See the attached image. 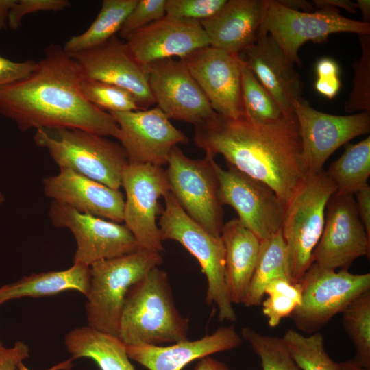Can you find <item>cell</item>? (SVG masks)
<instances>
[{"label": "cell", "mask_w": 370, "mask_h": 370, "mask_svg": "<svg viewBox=\"0 0 370 370\" xmlns=\"http://www.w3.org/2000/svg\"><path fill=\"white\" fill-rule=\"evenodd\" d=\"M227 0H166V15L202 21L215 14Z\"/></svg>", "instance_id": "obj_37"}, {"label": "cell", "mask_w": 370, "mask_h": 370, "mask_svg": "<svg viewBox=\"0 0 370 370\" xmlns=\"http://www.w3.org/2000/svg\"><path fill=\"white\" fill-rule=\"evenodd\" d=\"M5 200L4 195L0 192V204H2Z\"/></svg>", "instance_id": "obj_52"}, {"label": "cell", "mask_w": 370, "mask_h": 370, "mask_svg": "<svg viewBox=\"0 0 370 370\" xmlns=\"http://www.w3.org/2000/svg\"><path fill=\"white\" fill-rule=\"evenodd\" d=\"M315 69L317 75L314 84L316 90L328 99L334 98L341 86L338 63L330 58H322L317 61Z\"/></svg>", "instance_id": "obj_41"}, {"label": "cell", "mask_w": 370, "mask_h": 370, "mask_svg": "<svg viewBox=\"0 0 370 370\" xmlns=\"http://www.w3.org/2000/svg\"><path fill=\"white\" fill-rule=\"evenodd\" d=\"M126 199L123 222L139 247L161 253L164 250L156 218L161 213L159 199L169 191L166 171L151 164H128L121 177Z\"/></svg>", "instance_id": "obj_13"}, {"label": "cell", "mask_w": 370, "mask_h": 370, "mask_svg": "<svg viewBox=\"0 0 370 370\" xmlns=\"http://www.w3.org/2000/svg\"><path fill=\"white\" fill-rule=\"evenodd\" d=\"M188 322L175 306L167 273L157 267L130 288L119 338L126 345L174 343L188 339Z\"/></svg>", "instance_id": "obj_3"}, {"label": "cell", "mask_w": 370, "mask_h": 370, "mask_svg": "<svg viewBox=\"0 0 370 370\" xmlns=\"http://www.w3.org/2000/svg\"><path fill=\"white\" fill-rule=\"evenodd\" d=\"M18 0H0V29L5 28L9 14Z\"/></svg>", "instance_id": "obj_48"}, {"label": "cell", "mask_w": 370, "mask_h": 370, "mask_svg": "<svg viewBox=\"0 0 370 370\" xmlns=\"http://www.w3.org/2000/svg\"><path fill=\"white\" fill-rule=\"evenodd\" d=\"M36 65L32 60L18 62L0 56V87L26 78Z\"/></svg>", "instance_id": "obj_42"}, {"label": "cell", "mask_w": 370, "mask_h": 370, "mask_svg": "<svg viewBox=\"0 0 370 370\" xmlns=\"http://www.w3.org/2000/svg\"><path fill=\"white\" fill-rule=\"evenodd\" d=\"M328 174L336 193L354 194L367 184L370 175V136L356 144H347L341 156L333 162Z\"/></svg>", "instance_id": "obj_30"}, {"label": "cell", "mask_w": 370, "mask_h": 370, "mask_svg": "<svg viewBox=\"0 0 370 370\" xmlns=\"http://www.w3.org/2000/svg\"><path fill=\"white\" fill-rule=\"evenodd\" d=\"M159 229L162 241L180 243L199 262L207 280L206 301L215 304L220 321L234 322L236 314L225 280V249L220 236H214L190 218L169 191L164 197Z\"/></svg>", "instance_id": "obj_7"}, {"label": "cell", "mask_w": 370, "mask_h": 370, "mask_svg": "<svg viewBox=\"0 0 370 370\" xmlns=\"http://www.w3.org/2000/svg\"><path fill=\"white\" fill-rule=\"evenodd\" d=\"M194 370H230L227 366L210 356L199 359Z\"/></svg>", "instance_id": "obj_47"}, {"label": "cell", "mask_w": 370, "mask_h": 370, "mask_svg": "<svg viewBox=\"0 0 370 370\" xmlns=\"http://www.w3.org/2000/svg\"><path fill=\"white\" fill-rule=\"evenodd\" d=\"M69 56L80 65L85 77L127 90L141 110L156 103L144 66L116 36L97 48Z\"/></svg>", "instance_id": "obj_19"}, {"label": "cell", "mask_w": 370, "mask_h": 370, "mask_svg": "<svg viewBox=\"0 0 370 370\" xmlns=\"http://www.w3.org/2000/svg\"><path fill=\"white\" fill-rule=\"evenodd\" d=\"M217 114L230 119L245 116L238 55L211 46L180 59Z\"/></svg>", "instance_id": "obj_18"}, {"label": "cell", "mask_w": 370, "mask_h": 370, "mask_svg": "<svg viewBox=\"0 0 370 370\" xmlns=\"http://www.w3.org/2000/svg\"><path fill=\"white\" fill-rule=\"evenodd\" d=\"M325 209V225L313 251V262L328 269H348L358 258L369 257L370 238L359 217L354 195L335 192Z\"/></svg>", "instance_id": "obj_15"}, {"label": "cell", "mask_w": 370, "mask_h": 370, "mask_svg": "<svg viewBox=\"0 0 370 370\" xmlns=\"http://www.w3.org/2000/svg\"><path fill=\"white\" fill-rule=\"evenodd\" d=\"M301 303V299L282 293H269L267 298L261 302L262 312L271 328L278 326L283 319L290 317Z\"/></svg>", "instance_id": "obj_39"}, {"label": "cell", "mask_w": 370, "mask_h": 370, "mask_svg": "<svg viewBox=\"0 0 370 370\" xmlns=\"http://www.w3.org/2000/svg\"><path fill=\"white\" fill-rule=\"evenodd\" d=\"M312 3L317 10L329 6L342 8L354 14L357 13L358 10L356 3L349 0H313Z\"/></svg>", "instance_id": "obj_45"}, {"label": "cell", "mask_w": 370, "mask_h": 370, "mask_svg": "<svg viewBox=\"0 0 370 370\" xmlns=\"http://www.w3.org/2000/svg\"><path fill=\"white\" fill-rule=\"evenodd\" d=\"M240 334L260 358L262 370H301L282 338L262 334L249 327L243 328Z\"/></svg>", "instance_id": "obj_34"}, {"label": "cell", "mask_w": 370, "mask_h": 370, "mask_svg": "<svg viewBox=\"0 0 370 370\" xmlns=\"http://www.w3.org/2000/svg\"><path fill=\"white\" fill-rule=\"evenodd\" d=\"M125 42L139 64L178 57L210 46L201 22L165 15L130 34Z\"/></svg>", "instance_id": "obj_20"}, {"label": "cell", "mask_w": 370, "mask_h": 370, "mask_svg": "<svg viewBox=\"0 0 370 370\" xmlns=\"http://www.w3.org/2000/svg\"><path fill=\"white\" fill-rule=\"evenodd\" d=\"M110 113L119 125V140L129 164L162 166L167 164L174 147L188 142L186 135L158 107Z\"/></svg>", "instance_id": "obj_16"}, {"label": "cell", "mask_w": 370, "mask_h": 370, "mask_svg": "<svg viewBox=\"0 0 370 370\" xmlns=\"http://www.w3.org/2000/svg\"><path fill=\"white\" fill-rule=\"evenodd\" d=\"M220 237L225 249V280L232 304H243L258 258L261 241L238 219L224 223Z\"/></svg>", "instance_id": "obj_25"}, {"label": "cell", "mask_w": 370, "mask_h": 370, "mask_svg": "<svg viewBox=\"0 0 370 370\" xmlns=\"http://www.w3.org/2000/svg\"><path fill=\"white\" fill-rule=\"evenodd\" d=\"M165 2L166 0H138L119 32V36L125 40L135 31L164 17Z\"/></svg>", "instance_id": "obj_38"}, {"label": "cell", "mask_w": 370, "mask_h": 370, "mask_svg": "<svg viewBox=\"0 0 370 370\" xmlns=\"http://www.w3.org/2000/svg\"><path fill=\"white\" fill-rule=\"evenodd\" d=\"M28 356V347L21 341L8 349L0 343V370H16L22 360Z\"/></svg>", "instance_id": "obj_43"}, {"label": "cell", "mask_w": 370, "mask_h": 370, "mask_svg": "<svg viewBox=\"0 0 370 370\" xmlns=\"http://www.w3.org/2000/svg\"><path fill=\"white\" fill-rule=\"evenodd\" d=\"M214 159H191L177 146L165 169L170 192L184 212L214 236H220L223 210L219 196Z\"/></svg>", "instance_id": "obj_10"}, {"label": "cell", "mask_w": 370, "mask_h": 370, "mask_svg": "<svg viewBox=\"0 0 370 370\" xmlns=\"http://www.w3.org/2000/svg\"><path fill=\"white\" fill-rule=\"evenodd\" d=\"M362 55L352 63L354 77L353 88L345 104L347 112L365 111L370 112V36L358 34Z\"/></svg>", "instance_id": "obj_36"}, {"label": "cell", "mask_w": 370, "mask_h": 370, "mask_svg": "<svg viewBox=\"0 0 370 370\" xmlns=\"http://www.w3.org/2000/svg\"><path fill=\"white\" fill-rule=\"evenodd\" d=\"M90 278V267L81 263H73L64 271L34 273L0 288V304L12 299L52 296L66 291H77L86 297Z\"/></svg>", "instance_id": "obj_26"}, {"label": "cell", "mask_w": 370, "mask_h": 370, "mask_svg": "<svg viewBox=\"0 0 370 370\" xmlns=\"http://www.w3.org/2000/svg\"><path fill=\"white\" fill-rule=\"evenodd\" d=\"M291 277L288 253L282 230L261 241L256 266L243 301L246 307L261 304L264 288L269 281Z\"/></svg>", "instance_id": "obj_28"}, {"label": "cell", "mask_w": 370, "mask_h": 370, "mask_svg": "<svg viewBox=\"0 0 370 370\" xmlns=\"http://www.w3.org/2000/svg\"><path fill=\"white\" fill-rule=\"evenodd\" d=\"M360 221L368 237L370 238V186L366 184L354 194Z\"/></svg>", "instance_id": "obj_44"}, {"label": "cell", "mask_w": 370, "mask_h": 370, "mask_svg": "<svg viewBox=\"0 0 370 370\" xmlns=\"http://www.w3.org/2000/svg\"><path fill=\"white\" fill-rule=\"evenodd\" d=\"M337 366L338 370H370L362 366L354 359L345 362H337Z\"/></svg>", "instance_id": "obj_49"}, {"label": "cell", "mask_w": 370, "mask_h": 370, "mask_svg": "<svg viewBox=\"0 0 370 370\" xmlns=\"http://www.w3.org/2000/svg\"><path fill=\"white\" fill-rule=\"evenodd\" d=\"M49 217L55 227L68 228L73 233L77 242L73 263L90 267L95 262L129 254L140 248L125 225L81 213L58 201H51Z\"/></svg>", "instance_id": "obj_14"}, {"label": "cell", "mask_w": 370, "mask_h": 370, "mask_svg": "<svg viewBox=\"0 0 370 370\" xmlns=\"http://www.w3.org/2000/svg\"><path fill=\"white\" fill-rule=\"evenodd\" d=\"M144 68L155 103L169 119L195 126L216 115L206 95L180 60H160Z\"/></svg>", "instance_id": "obj_17"}, {"label": "cell", "mask_w": 370, "mask_h": 370, "mask_svg": "<svg viewBox=\"0 0 370 370\" xmlns=\"http://www.w3.org/2000/svg\"><path fill=\"white\" fill-rule=\"evenodd\" d=\"M243 338L234 325L221 326L211 334L169 346L149 344L126 345L130 359L149 370H182L190 362L239 347Z\"/></svg>", "instance_id": "obj_23"}, {"label": "cell", "mask_w": 370, "mask_h": 370, "mask_svg": "<svg viewBox=\"0 0 370 370\" xmlns=\"http://www.w3.org/2000/svg\"><path fill=\"white\" fill-rule=\"evenodd\" d=\"M260 28L276 41L292 65L298 66L301 65L299 49L308 41L322 43L330 34L338 32L370 34L369 23L345 18L336 8L304 12L288 9L277 0H267Z\"/></svg>", "instance_id": "obj_9"}, {"label": "cell", "mask_w": 370, "mask_h": 370, "mask_svg": "<svg viewBox=\"0 0 370 370\" xmlns=\"http://www.w3.org/2000/svg\"><path fill=\"white\" fill-rule=\"evenodd\" d=\"M299 283L301 303L290 317L298 330L312 334L370 290V273L353 274L345 269L336 271L313 262Z\"/></svg>", "instance_id": "obj_8"}, {"label": "cell", "mask_w": 370, "mask_h": 370, "mask_svg": "<svg viewBox=\"0 0 370 370\" xmlns=\"http://www.w3.org/2000/svg\"><path fill=\"white\" fill-rule=\"evenodd\" d=\"M224 169L215 161L222 205L232 206L238 219L261 241L282 228L285 204L266 184L227 164Z\"/></svg>", "instance_id": "obj_12"}, {"label": "cell", "mask_w": 370, "mask_h": 370, "mask_svg": "<svg viewBox=\"0 0 370 370\" xmlns=\"http://www.w3.org/2000/svg\"><path fill=\"white\" fill-rule=\"evenodd\" d=\"M278 1L283 6L295 11L312 12L315 10L313 3L305 0H280Z\"/></svg>", "instance_id": "obj_46"}, {"label": "cell", "mask_w": 370, "mask_h": 370, "mask_svg": "<svg viewBox=\"0 0 370 370\" xmlns=\"http://www.w3.org/2000/svg\"><path fill=\"white\" fill-rule=\"evenodd\" d=\"M238 63L245 116L260 123L272 122L284 117L275 101L239 57Z\"/></svg>", "instance_id": "obj_33"}, {"label": "cell", "mask_w": 370, "mask_h": 370, "mask_svg": "<svg viewBox=\"0 0 370 370\" xmlns=\"http://www.w3.org/2000/svg\"><path fill=\"white\" fill-rule=\"evenodd\" d=\"M138 0H103L92 24L83 33L71 36L63 49L73 54L97 48L116 36Z\"/></svg>", "instance_id": "obj_29"}, {"label": "cell", "mask_w": 370, "mask_h": 370, "mask_svg": "<svg viewBox=\"0 0 370 370\" xmlns=\"http://www.w3.org/2000/svg\"><path fill=\"white\" fill-rule=\"evenodd\" d=\"M358 9H359L362 15L363 22L369 23L370 20V1L369 0H357Z\"/></svg>", "instance_id": "obj_50"}, {"label": "cell", "mask_w": 370, "mask_h": 370, "mask_svg": "<svg viewBox=\"0 0 370 370\" xmlns=\"http://www.w3.org/2000/svg\"><path fill=\"white\" fill-rule=\"evenodd\" d=\"M301 142L306 174L323 171L328 158L340 147L370 131V112L332 115L313 108L302 97L293 103Z\"/></svg>", "instance_id": "obj_11"}, {"label": "cell", "mask_w": 370, "mask_h": 370, "mask_svg": "<svg viewBox=\"0 0 370 370\" xmlns=\"http://www.w3.org/2000/svg\"><path fill=\"white\" fill-rule=\"evenodd\" d=\"M336 191L335 183L323 170L308 174L285 204L281 230L295 283L313 263V251L325 225L326 205Z\"/></svg>", "instance_id": "obj_6"}, {"label": "cell", "mask_w": 370, "mask_h": 370, "mask_svg": "<svg viewBox=\"0 0 370 370\" xmlns=\"http://www.w3.org/2000/svg\"><path fill=\"white\" fill-rule=\"evenodd\" d=\"M275 101L286 117H295L293 103L301 98L303 83L276 41L259 29L255 42L238 54Z\"/></svg>", "instance_id": "obj_21"}, {"label": "cell", "mask_w": 370, "mask_h": 370, "mask_svg": "<svg viewBox=\"0 0 370 370\" xmlns=\"http://www.w3.org/2000/svg\"><path fill=\"white\" fill-rule=\"evenodd\" d=\"M85 75L59 44L48 46L26 78L0 87V113L21 131L76 128L119 140L120 130L110 112L84 96Z\"/></svg>", "instance_id": "obj_1"}, {"label": "cell", "mask_w": 370, "mask_h": 370, "mask_svg": "<svg viewBox=\"0 0 370 370\" xmlns=\"http://www.w3.org/2000/svg\"><path fill=\"white\" fill-rule=\"evenodd\" d=\"M44 193L52 201L78 212L116 223L123 222L125 199L114 189L69 169H60L56 175L42 180Z\"/></svg>", "instance_id": "obj_22"}, {"label": "cell", "mask_w": 370, "mask_h": 370, "mask_svg": "<svg viewBox=\"0 0 370 370\" xmlns=\"http://www.w3.org/2000/svg\"><path fill=\"white\" fill-rule=\"evenodd\" d=\"M342 313L343 328L355 347L354 360L370 369V290L356 297Z\"/></svg>", "instance_id": "obj_32"}, {"label": "cell", "mask_w": 370, "mask_h": 370, "mask_svg": "<svg viewBox=\"0 0 370 370\" xmlns=\"http://www.w3.org/2000/svg\"><path fill=\"white\" fill-rule=\"evenodd\" d=\"M67 0H18L10 12L8 22L9 27L16 30L23 18L28 14L40 11L57 12L69 7Z\"/></svg>", "instance_id": "obj_40"}, {"label": "cell", "mask_w": 370, "mask_h": 370, "mask_svg": "<svg viewBox=\"0 0 370 370\" xmlns=\"http://www.w3.org/2000/svg\"><path fill=\"white\" fill-rule=\"evenodd\" d=\"M267 4V0H227L215 14L201 21L210 46L238 55L255 42Z\"/></svg>", "instance_id": "obj_24"}, {"label": "cell", "mask_w": 370, "mask_h": 370, "mask_svg": "<svg viewBox=\"0 0 370 370\" xmlns=\"http://www.w3.org/2000/svg\"><path fill=\"white\" fill-rule=\"evenodd\" d=\"M64 343L72 358H91L101 370H136L119 337L86 326L70 331Z\"/></svg>", "instance_id": "obj_27"}, {"label": "cell", "mask_w": 370, "mask_h": 370, "mask_svg": "<svg viewBox=\"0 0 370 370\" xmlns=\"http://www.w3.org/2000/svg\"><path fill=\"white\" fill-rule=\"evenodd\" d=\"M194 141L205 156L222 155L227 164L271 187L285 204L307 175L296 117L260 123L217 113L195 125Z\"/></svg>", "instance_id": "obj_2"}, {"label": "cell", "mask_w": 370, "mask_h": 370, "mask_svg": "<svg viewBox=\"0 0 370 370\" xmlns=\"http://www.w3.org/2000/svg\"><path fill=\"white\" fill-rule=\"evenodd\" d=\"M81 90L88 101L108 112L141 110L132 93L114 85L84 77Z\"/></svg>", "instance_id": "obj_35"}, {"label": "cell", "mask_w": 370, "mask_h": 370, "mask_svg": "<svg viewBox=\"0 0 370 370\" xmlns=\"http://www.w3.org/2000/svg\"><path fill=\"white\" fill-rule=\"evenodd\" d=\"M35 144L48 150L60 169H69L114 189L129 164L121 146L105 136L76 128H39Z\"/></svg>", "instance_id": "obj_5"}, {"label": "cell", "mask_w": 370, "mask_h": 370, "mask_svg": "<svg viewBox=\"0 0 370 370\" xmlns=\"http://www.w3.org/2000/svg\"><path fill=\"white\" fill-rule=\"evenodd\" d=\"M163 262L161 253L139 248L90 266L86 304L88 326L119 337V323L130 288Z\"/></svg>", "instance_id": "obj_4"}, {"label": "cell", "mask_w": 370, "mask_h": 370, "mask_svg": "<svg viewBox=\"0 0 370 370\" xmlns=\"http://www.w3.org/2000/svg\"><path fill=\"white\" fill-rule=\"evenodd\" d=\"M72 367L71 359L60 362L47 370H69ZM19 370H29L21 362L18 365Z\"/></svg>", "instance_id": "obj_51"}, {"label": "cell", "mask_w": 370, "mask_h": 370, "mask_svg": "<svg viewBox=\"0 0 370 370\" xmlns=\"http://www.w3.org/2000/svg\"><path fill=\"white\" fill-rule=\"evenodd\" d=\"M282 338L301 370H338L337 362L325 351L324 336L320 332L305 336L289 328Z\"/></svg>", "instance_id": "obj_31"}]
</instances>
